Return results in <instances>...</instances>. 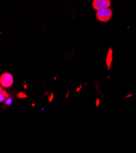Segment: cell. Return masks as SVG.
Here are the masks:
<instances>
[{
    "mask_svg": "<svg viewBox=\"0 0 136 153\" xmlns=\"http://www.w3.org/2000/svg\"><path fill=\"white\" fill-rule=\"evenodd\" d=\"M112 10L111 9L106 8L98 10L96 13V18L101 22H108L112 17Z\"/></svg>",
    "mask_w": 136,
    "mask_h": 153,
    "instance_id": "6da1fadb",
    "label": "cell"
},
{
    "mask_svg": "<svg viewBox=\"0 0 136 153\" xmlns=\"http://www.w3.org/2000/svg\"><path fill=\"white\" fill-rule=\"evenodd\" d=\"M14 82V77L11 73L9 72H4L0 76V84L1 86L5 88L11 87Z\"/></svg>",
    "mask_w": 136,
    "mask_h": 153,
    "instance_id": "7a4b0ae2",
    "label": "cell"
},
{
    "mask_svg": "<svg viewBox=\"0 0 136 153\" xmlns=\"http://www.w3.org/2000/svg\"><path fill=\"white\" fill-rule=\"evenodd\" d=\"M92 6L94 9L98 11V10L110 7L111 1H106V0H93Z\"/></svg>",
    "mask_w": 136,
    "mask_h": 153,
    "instance_id": "3957f363",
    "label": "cell"
},
{
    "mask_svg": "<svg viewBox=\"0 0 136 153\" xmlns=\"http://www.w3.org/2000/svg\"><path fill=\"white\" fill-rule=\"evenodd\" d=\"M112 53H113V52H112V48H109L107 52V56H106V65L107 67L108 70H109L110 68H111L112 62Z\"/></svg>",
    "mask_w": 136,
    "mask_h": 153,
    "instance_id": "277c9868",
    "label": "cell"
},
{
    "mask_svg": "<svg viewBox=\"0 0 136 153\" xmlns=\"http://www.w3.org/2000/svg\"><path fill=\"white\" fill-rule=\"evenodd\" d=\"M16 97L19 99H25L28 97V95L23 92H20L16 95Z\"/></svg>",
    "mask_w": 136,
    "mask_h": 153,
    "instance_id": "5b68a950",
    "label": "cell"
},
{
    "mask_svg": "<svg viewBox=\"0 0 136 153\" xmlns=\"http://www.w3.org/2000/svg\"><path fill=\"white\" fill-rule=\"evenodd\" d=\"M13 103V99L11 97H9L7 98L5 101L4 105L5 106H9V105H11Z\"/></svg>",
    "mask_w": 136,
    "mask_h": 153,
    "instance_id": "8992f818",
    "label": "cell"
},
{
    "mask_svg": "<svg viewBox=\"0 0 136 153\" xmlns=\"http://www.w3.org/2000/svg\"><path fill=\"white\" fill-rule=\"evenodd\" d=\"M53 99H54V93H53V92H52V93H51V95H50V96L49 98H48V101H49V102H50V103H51L52 101H53Z\"/></svg>",
    "mask_w": 136,
    "mask_h": 153,
    "instance_id": "52a82bcc",
    "label": "cell"
},
{
    "mask_svg": "<svg viewBox=\"0 0 136 153\" xmlns=\"http://www.w3.org/2000/svg\"><path fill=\"white\" fill-rule=\"evenodd\" d=\"M6 98H5L4 96H3L2 95L0 94V102H1V103H3V102H4V101H6Z\"/></svg>",
    "mask_w": 136,
    "mask_h": 153,
    "instance_id": "ba28073f",
    "label": "cell"
},
{
    "mask_svg": "<svg viewBox=\"0 0 136 153\" xmlns=\"http://www.w3.org/2000/svg\"><path fill=\"white\" fill-rule=\"evenodd\" d=\"M82 87V84H81V85L80 86V87H78L76 88V92H77L78 93H79V92H80L81 90Z\"/></svg>",
    "mask_w": 136,
    "mask_h": 153,
    "instance_id": "9c48e42d",
    "label": "cell"
},
{
    "mask_svg": "<svg viewBox=\"0 0 136 153\" xmlns=\"http://www.w3.org/2000/svg\"><path fill=\"white\" fill-rule=\"evenodd\" d=\"M100 99H97V101H96V106L98 107L99 106V105H100Z\"/></svg>",
    "mask_w": 136,
    "mask_h": 153,
    "instance_id": "30bf717a",
    "label": "cell"
},
{
    "mask_svg": "<svg viewBox=\"0 0 136 153\" xmlns=\"http://www.w3.org/2000/svg\"><path fill=\"white\" fill-rule=\"evenodd\" d=\"M69 93H70V92H69V91H68V92H67V95H66V96H65L66 99H68V98H69Z\"/></svg>",
    "mask_w": 136,
    "mask_h": 153,
    "instance_id": "8fae6325",
    "label": "cell"
},
{
    "mask_svg": "<svg viewBox=\"0 0 136 153\" xmlns=\"http://www.w3.org/2000/svg\"><path fill=\"white\" fill-rule=\"evenodd\" d=\"M27 87H28L27 84H24V89H27Z\"/></svg>",
    "mask_w": 136,
    "mask_h": 153,
    "instance_id": "7c38bea8",
    "label": "cell"
},
{
    "mask_svg": "<svg viewBox=\"0 0 136 153\" xmlns=\"http://www.w3.org/2000/svg\"><path fill=\"white\" fill-rule=\"evenodd\" d=\"M45 96H48V92H45Z\"/></svg>",
    "mask_w": 136,
    "mask_h": 153,
    "instance_id": "4fadbf2b",
    "label": "cell"
},
{
    "mask_svg": "<svg viewBox=\"0 0 136 153\" xmlns=\"http://www.w3.org/2000/svg\"><path fill=\"white\" fill-rule=\"evenodd\" d=\"M132 96V95H129L128 96H127V97H125V98H128V97H131Z\"/></svg>",
    "mask_w": 136,
    "mask_h": 153,
    "instance_id": "5bb4252c",
    "label": "cell"
},
{
    "mask_svg": "<svg viewBox=\"0 0 136 153\" xmlns=\"http://www.w3.org/2000/svg\"><path fill=\"white\" fill-rule=\"evenodd\" d=\"M32 105V107H34L35 105V103H33L32 105Z\"/></svg>",
    "mask_w": 136,
    "mask_h": 153,
    "instance_id": "9a60e30c",
    "label": "cell"
},
{
    "mask_svg": "<svg viewBox=\"0 0 136 153\" xmlns=\"http://www.w3.org/2000/svg\"><path fill=\"white\" fill-rule=\"evenodd\" d=\"M106 1H111V0H106Z\"/></svg>",
    "mask_w": 136,
    "mask_h": 153,
    "instance_id": "2e32d148",
    "label": "cell"
}]
</instances>
